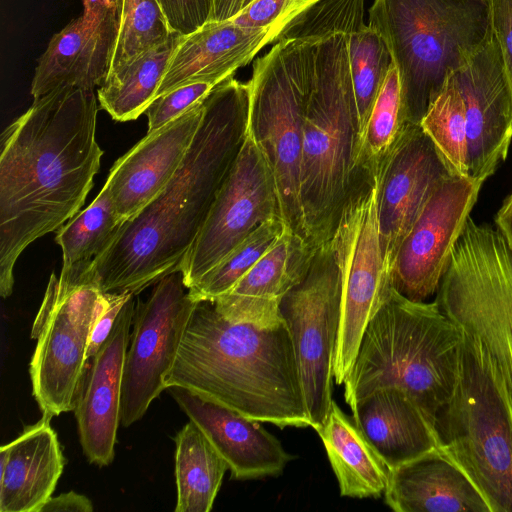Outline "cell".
I'll return each instance as SVG.
<instances>
[{
    "mask_svg": "<svg viewBox=\"0 0 512 512\" xmlns=\"http://www.w3.org/2000/svg\"><path fill=\"white\" fill-rule=\"evenodd\" d=\"M94 89L60 86L35 98L1 135L0 294L35 240L56 231L84 204L103 151L96 140Z\"/></svg>",
    "mask_w": 512,
    "mask_h": 512,
    "instance_id": "6da1fadb",
    "label": "cell"
},
{
    "mask_svg": "<svg viewBox=\"0 0 512 512\" xmlns=\"http://www.w3.org/2000/svg\"><path fill=\"white\" fill-rule=\"evenodd\" d=\"M248 83L233 76L204 98V114L166 187L125 221L95 259L85 285L137 295L181 271L248 133Z\"/></svg>",
    "mask_w": 512,
    "mask_h": 512,
    "instance_id": "7a4b0ae2",
    "label": "cell"
},
{
    "mask_svg": "<svg viewBox=\"0 0 512 512\" xmlns=\"http://www.w3.org/2000/svg\"><path fill=\"white\" fill-rule=\"evenodd\" d=\"M165 386L194 390L261 423L311 427L285 322H233L211 300H196Z\"/></svg>",
    "mask_w": 512,
    "mask_h": 512,
    "instance_id": "3957f363",
    "label": "cell"
},
{
    "mask_svg": "<svg viewBox=\"0 0 512 512\" xmlns=\"http://www.w3.org/2000/svg\"><path fill=\"white\" fill-rule=\"evenodd\" d=\"M463 335L436 301H414L393 286L368 323L344 398L352 409L372 392L396 387L408 393L434 425L459 375Z\"/></svg>",
    "mask_w": 512,
    "mask_h": 512,
    "instance_id": "277c9868",
    "label": "cell"
},
{
    "mask_svg": "<svg viewBox=\"0 0 512 512\" xmlns=\"http://www.w3.org/2000/svg\"><path fill=\"white\" fill-rule=\"evenodd\" d=\"M360 122L347 36H316L312 88L306 112L300 199L308 242H328L343 207L365 169L358 166Z\"/></svg>",
    "mask_w": 512,
    "mask_h": 512,
    "instance_id": "5b68a950",
    "label": "cell"
},
{
    "mask_svg": "<svg viewBox=\"0 0 512 512\" xmlns=\"http://www.w3.org/2000/svg\"><path fill=\"white\" fill-rule=\"evenodd\" d=\"M369 26L389 48L406 121L416 125L447 78L493 36L489 0H375Z\"/></svg>",
    "mask_w": 512,
    "mask_h": 512,
    "instance_id": "8992f818",
    "label": "cell"
},
{
    "mask_svg": "<svg viewBox=\"0 0 512 512\" xmlns=\"http://www.w3.org/2000/svg\"><path fill=\"white\" fill-rule=\"evenodd\" d=\"M435 301L512 406V252L497 229L468 218Z\"/></svg>",
    "mask_w": 512,
    "mask_h": 512,
    "instance_id": "52a82bcc",
    "label": "cell"
},
{
    "mask_svg": "<svg viewBox=\"0 0 512 512\" xmlns=\"http://www.w3.org/2000/svg\"><path fill=\"white\" fill-rule=\"evenodd\" d=\"M315 46L316 36L276 42L256 60L248 82V132L272 170L282 221L307 242L300 168Z\"/></svg>",
    "mask_w": 512,
    "mask_h": 512,
    "instance_id": "ba28073f",
    "label": "cell"
},
{
    "mask_svg": "<svg viewBox=\"0 0 512 512\" xmlns=\"http://www.w3.org/2000/svg\"><path fill=\"white\" fill-rule=\"evenodd\" d=\"M434 430L438 448L468 475L491 512H512V411L464 338L458 380Z\"/></svg>",
    "mask_w": 512,
    "mask_h": 512,
    "instance_id": "9c48e42d",
    "label": "cell"
},
{
    "mask_svg": "<svg viewBox=\"0 0 512 512\" xmlns=\"http://www.w3.org/2000/svg\"><path fill=\"white\" fill-rule=\"evenodd\" d=\"M342 280L334 381L344 384L363 333L392 287L380 241L376 177L364 172L351 191L330 239Z\"/></svg>",
    "mask_w": 512,
    "mask_h": 512,
    "instance_id": "30bf717a",
    "label": "cell"
},
{
    "mask_svg": "<svg viewBox=\"0 0 512 512\" xmlns=\"http://www.w3.org/2000/svg\"><path fill=\"white\" fill-rule=\"evenodd\" d=\"M341 300V273L329 240L317 248L306 276L279 305L293 343L307 414L316 432L324 425L333 402Z\"/></svg>",
    "mask_w": 512,
    "mask_h": 512,
    "instance_id": "8fae6325",
    "label": "cell"
},
{
    "mask_svg": "<svg viewBox=\"0 0 512 512\" xmlns=\"http://www.w3.org/2000/svg\"><path fill=\"white\" fill-rule=\"evenodd\" d=\"M106 302V293L92 284L58 301V278L51 274L32 326L37 345L29 368L32 393L44 416L74 410L91 330Z\"/></svg>",
    "mask_w": 512,
    "mask_h": 512,
    "instance_id": "7c38bea8",
    "label": "cell"
},
{
    "mask_svg": "<svg viewBox=\"0 0 512 512\" xmlns=\"http://www.w3.org/2000/svg\"><path fill=\"white\" fill-rule=\"evenodd\" d=\"M195 302L182 272L176 271L154 284L147 300H138L135 305L122 378V426L141 419L151 402L166 389L165 378L174 364Z\"/></svg>",
    "mask_w": 512,
    "mask_h": 512,
    "instance_id": "4fadbf2b",
    "label": "cell"
},
{
    "mask_svg": "<svg viewBox=\"0 0 512 512\" xmlns=\"http://www.w3.org/2000/svg\"><path fill=\"white\" fill-rule=\"evenodd\" d=\"M272 218H281L274 176L263 152L248 132L182 265L186 287H193L256 228Z\"/></svg>",
    "mask_w": 512,
    "mask_h": 512,
    "instance_id": "5bb4252c",
    "label": "cell"
},
{
    "mask_svg": "<svg viewBox=\"0 0 512 512\" xmlns=\"http://www.w3.org/2000/svg\"><path fill=\"white\" fill-rule=\"evenodd\" d=\"M483 183L455 173L431 192L391 269L392 286L400 294L425 301L437 292Z\"/></svg>",
    "mask_w": 512,
    "mask_h": 512,
    "instance_id": "9a60e30c",
    "label": "cell"
},
{
    "mask_svg": "<svg viewBox=\"0 0 512 512\" xmlns=\"http://www.w3.org/2000/svg\"><path fill=\"white\" fill-rule=\"evenodd\" d=\"M455 173L422 127L408 123L375 176L380 241L390 276L399 247L431 192Z\"/></svg>",
    "mask_w": 512,
    "mask_h": 512,
    "instance_id": "2e32d148",
    "label": "cell"
},
{
    "mask_svg": "<svg viewBox=\"0 0 512 512\" xmlns=\"http://www.w3.org/2000/svg\"><path fill=\"white\" fill-rule=\"evenodd\" d=\"M448 79L464 101L468 175L484 182L506 160L512 141V85L494 34Z\"/></svg>",
    "mask_w": 512,
    "mask_h": 512,
    "instance_id": "e0dca14e",
    "label": "cell"
},
{
    "mask_svg": "<svg viewBox=\"0 0 512 512\" xmlns=\"http://www.w3.org/2000/svg\"><path fill=\"white\" fill-rule=\"evenodd\" d=\"M123 0H82L83 14L53 35L38 59L31 95L60 86L94 89L110 71L118 39Z\"/></svg>",
    "mask_w": 512,
    "mask_h": 512,
    "instance_id": "ac0fdd59",
    "label": "cell"
},
{
    "mask_svg": "<svg viewBox=\"0 0 512 512\" xmlns=\"http://www.w3.org/2000/svg\"><path fill=\"white\" fill-rule=\"evenodd\" d=\"M135 295L121 309L114 327L98 352L85 366L77 391L74 413L80 443L88 461L109 465L115 455L121 418V389Z\"/></svg>",
    "mask_w": 512,
    "mask_h": 512,
    "instance_id": "d6986e66",
    "label": "cell"
},
{
    "mask_svg": "<svg viewBox=\"0 0 512 512\" xmlns=\"http://www.w3.org/2000/svg\"><path fill=\"white\" fill-rule=\"evenodd\" d=\"M204 114V99L161 128L147 132L110 169L104 186L125 222L169 183L181 166Z\"/></svg>",
    "mask_w": 512,
    "mask_h": 512,
    "instance_id": "ffe728a7",
    "label": "cell"
},
{
    "mask_svg": "<svg viewBox=\"0 0 512 512\" xmlns=\"http://www.w3.org/2000/svg\"><path fill=\"white\" fill-rule=\"evenodd\" d=\"M169 393L227 463L237 480L276 477L293 456L261 422L194 390L172 386Z\"/></svg>",
    "mask_w": 512,
    "mask_h": 512,
    "instance_id": "44dd1931",
    "label": "cell"
},
{
    "mask_svg": "<svg viewBox=\"0 0 512 512\" xmlns=\"http://www.w3.org/2000/svg\"><path fill=\"white\" fill-rule=\"evenodd\" d=\"M316 250L286 227L229 291L211 301L230 321L274 327L283 321L281 299L306 276Z\"/></svg>",
    "mask_w": 512,
    "mask_h": 512,
    "instance_id": "7402d4cb",
    "label": "cell"
},
{
    "mask_svg": "<svg viewBox=\"0 0 512 512\" xmlns=\"http://www.w3.org/2000/svg\"><path fill=\"white\" fill-rule=\"evenodd\" d=\"M281 31L275 27H242L232 20L207 22L184 36L156 97L191 83L219 84L247 65L262 47L275 43Z\"/></svg>",
    "mask_w": 512,
    "mask_h": 512,
    "instance_id": "603a6c76",
    "label": "cell"
},
{
    "mask_svg": "<svg viewBox=\"0 0 512 512\" xmlns=\"http://www.w3.org/2000/svg\"><path fill=\"white\" fill-rule=\"evenodd\" d=\"M383 496L396 512H491L477 486L439 448L391 469Z\"/></svg>",
    "mask_w": 512,
    "mask_h": 512,
    "instance_id": "cb8c5ba5",
    "label": "cell"
},
{
    "mask_svg": "<svg viewBox=\"0 0 512 512\" xmlns=\"http://www.w3.org/2000/svg\"><path fill=\"white\" fill-rule=\"evenodd\" d=\"M43 415L0 449V512H40L63 472L57 434Z\"/></svg>",
    "mask_w": 512,
    "mask_h": 512,
    "instance_id": "d4e9b609",
    "label": "cell"
},
{
    "mask_svg": "<svg viewBox=\"0 0 512 512\" xmlns=\"http://www.w3.org/2000/svg\"><path fill=\"white\" fill-rule=\"evenodd\" d=\"M351 411L356 425L390 469L438 448L434 425L402 389H378Z\"/></svg>",
    "mask_w": 512,
    "mask_h": 512,
    "instance_id": "484cf974",
    "label": "cell"
},
{
    "mask_svg": "<svg viewBox=\"0 0 512 512\" xmlns=\"http://www.w3.org/2000/svg\"><path fill=\"white\" fill-rule=\"evenodd\" d=\"M337 478L341 496L378 498L384 495L391 469L363 432L333 400L317 431Z\"/></svg>",
    "mask_w": 512,
    "mask_h": 512,
    "instance_id": "4316f807",
    "label": "cell"
},
{
    "mask_svg": "<svg viewBox=\"0 0 512 512\" xmlns=\"http://www.w3.org/2000/svg\"><path fill=\"white\" fill-rule=\"evenodd\" d=\"M123 223L103 186L86 209L55 231V240L62 250L58 301L85 285L95 259L110 245Z\"/></svg>",
    "mask_w": 512,
    "mask_h": 512,
    "instance_id": "83f0119b",
    "label": "cell"
},
{
    "mask_svg": "<svg viewBox=\"0 0 512 512\" xmlns=\"http://www.w3.org/2000/svg\"><path fill=\"white\" fill-rule=\"evenodd\" d=\"M185 35L172 32L161 45L110 75L97 91V100L114 120L137 119L156 97L169 62Z\"/></svg>",
    "mask_w": 512,
    "mask_h": 512,
    "instance_id": "f1b7e54d",
    "label": "cell"
},
{
    "mask_svg": "<svg viewBox=\"0 0 512 512\" xmlns=\"http://www.w3.org/2000/svg\"><path fill=\"white\" fill-rule=\"evenodd\" d=\"M175 512H209L221 487L227 463L191 420L175 437Z\"/></svg>",
    "mask_w": 512,
    "mask_h": 512,
    "instance_id": "f546056e",
    "label": "cell"
},
{
    "mask_svg": "<svg viewBox=\"0 0 512 512\" xmlns=\"http://www.w3.org/2000/svg\"><path fill=\"white\" fill-rule=\"evenodd\" d=\"M350 10L341 20L337 32L347 36L361 138L371 108L391 67L392 57L384 39L364 23V0L358 1Z\"/></svg>",
    "mask_w": 512,
    "mask_h": 512,
    "instance_id": "4dcf8cb0",
    "label": "cell"
},
{
    "mask_svg": "<svg viewBox=\"0 0 512 512\" xmlns=\"http://www.w3.org/2000/svg\"><path fill=\"white\" fill-rule=\"evenodd\" d=\"M407 124L399 74L392 61L361 134L358 166L376 176Z\"/></svg>",
    "mask_w": 512,
    "mask_h": 512,
    "instance_id": "1f68e13d",
    "label": "cell"
},
{
    "mask_svg": "<svg viewBox=\"0 0 512 512\" xmlns=\"http://www.w3.org/2000/svg\"><path fill=\"white\" fill-rule=\"evenodd\" d=\"M172 32L158 0H123L119 34L108 76L164 43Z\"/></svg>",
    "mask_w": 512,
    "mask_h": 512,
    "instance_id": "d6a6232c",
    "label": "cell"
},
{
    "mask_svg": "<svg viewBox=\"0 0 512 512\" xmlns=\"http://www.w3.org/2000/svg\"><path fill=\"white\" fill-rule=\"evenodd\" d=\"M281 218L261 224L188 291L195 300H214L229 291L281 236Z\"/></svg>",
    "mask_w": 512,
    "mask_h": 512,
    "instance_id": "836d02e7",
    "label": "cell"
},
{
    "mask_svg": "<svg viewBox=\"0 0 512 512\" xmlns=\"http://www.w3.org/2000/svg\"><path fill=\"white\" fill-rule=\"evenodd\" d=\"M420 126L455 172L469 176L464 101L448 78L437 98L429 106Z\"/></svg>",
    "mask_w": 512,
    "mask_h": 512,
    "instance_id": "e575fe53",
    "label": "cell"
},
{
    "mask_svg": "<svg viewBox=\"0 0 512 512\" xmlns=\"http://www.w3.org/2000/svg\"><path fill=\"white\" fill-rule=\"evenodd\" d=\"M214 86L207 82H196L154 98L144 112L148 118L147 132L157 130L185 113L202 101Z\"/></svg>",
    "mask_w": 512,
    "mask_h": 512,
    "instance_id": "d590c367",
    "label": "cell"
},
{
    "mask_svg": "<svg viewBox=\"0 0 512 512\" xmlns=\"http://www.w3.org/2000/svg\"><path fill=\"white\" fill-rule=\"evenodd\" d=\"M319 0H255L232 21L242 27L284 29L299 12Z\"/></svg>",
    "mask_w": 512,
    "mask_h": 512,
    "instance_id": "8d00e7d4",
    "label": "cell"
},
{
    "mask_svg": "<svg viewBox=\"0 0 512 512\" xmlns=\"http://www.w3.org/2000/svg\"><path fill=\"white\" fill-rule=\"evenodd\" d=\"M172 31L189 35L209 22L212 0H158Z\"/></svg>",
    "mask_w": 512,
    "mask_h": 512,
    "instance_id": "74e56055",
    "label": "cell"
},
{
    "mask_svg": "<svg viewBox=\"0 0 512 512\" xmlns=\"http://www.w3.org/2000/svg\"><path fill=\"white\" fill-rule=\"evenodd\" d=\"M133 295L130 292L106 293V305L97 316L91 330L86 352L87 361L98 352L106 341L121 309Z\"/></svg>",
    "mask_w": 512,
    "mask_h": 512,
    "instance_id": "f35d334b",
    "label": "cell"
},
{
    "mask_svg": "<svg viewBox=\"0 0 512 512\" xmlns=\"http://www.w3.org/2000/svg\"><path fill=\"white\" fill-rule=\"evenodd\" d=\"M493 34L512 85V0H489Z\"/></svg>",
    "mask_w": 512,
    "mask_h": 512,
    "instance_id": "ab89813d",
    "label": "cell"
},
{
    "mask_svg": "<svg viewBox=\"0 0 512 512\" xmlns=\"http://www.w3.org/2000/svg\"><path fill=\"white\" fill-rule=\"evenodd\" d=\"M93 504L85 495L69 491L56 497H50L40 512H92Z\"/></svg>",
    "mask_w": 512,
    "mask_h": 512,
    "instance_id": "60d3db41",
    "label": "cell"
},
{
    "mask_svg": "<svg viewBox=\"0 0 512 512\" xmlns=\"http://www.w3.org/2000/svg\"><path fill=\"white\" fill-rule=\"evenodd\" d=\"M255 0H212L209 22H224L237 17Z\"/></svg>",
    "mask_w": 512,
    "mask_h": 512,
    "instance_id": "b9f144b4",
    "label": "cell"
},
{
    "mask_svg": "<svg viewBox=\"0 0 512 512\" xmlns=\"http://www.w3.org/2000/svg\"><path fill=\"white\" fill-rule=\"evenodd\" d=\"M495 224L512 252V193L503 201L498 210Z\"/></svg>",
    "mask_w": 512,
    "mask_h": 512,
    "instance_id": "7bdbcfd3",
    "label": "cell"
}]
</instances>
